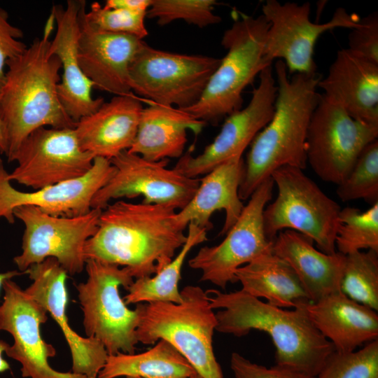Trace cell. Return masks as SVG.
<instances>
[{
	"mask_svg": "<svg viewBox=\"0 0 378 378\" xmlns=\"http://www.w3.org/2000/svg\"><path fill=\"white\" fill-rule=\"evenodd\" d=\"M168 205L119 200L102 211L98 228L84 246L85 260L127 267L134 279L155 275L187 239Z\"/></svg>",
	"mask_w": 378,
	"mask_h": 378,
	"instance_id": "obj_1",
	"label": "cell"
},
{
	"mask_svg": "<svg viewBox=\"0 0 378 378\" xmlns=\"http://www.w3.org/2000/svg\"><path fill=\"white\" fill-rule=\"evenodd\" d=\"M55 18L51 13L43 37L36 38L18 56L8 59L0 89V113L4 123L9 162L24 139L43 127L75 128L57 94L61 62L50 53L49 36Z\"/></svg>",
	"mask_w": 378,
	"mask_h": 378,
	"instance_id": "obj_2",
	"label": "cell"
},
{
	"mask_svg": "<svg viewBox=\"0 0 378 378\" xmlns=\"http://www.w3.org/2000/svg\"><path fill=\"white\" fill-rule=\"evenodd\" d=\"M210 305L219 309L216 330L235 337L257 330L267 333L275 346V365L316 377L332 344L314 326L302 307L287 310L262 302L241 289L209 290Z\"/></svg>",
	"mask_w": 378,
	"mask_h": 378,
	"instance_id": "obj_3",
	"label": "cell"
},
{
	"mask_svg": "<svg viewBox=\"0 0 378 378\" xmlns=\"http://www.w3.org/2000/svg\"><path fill=\"white\" fill-rule=\"evenodd\" d=\"M274 72L277 94L270 121L251 143L244 161L239 189L241 201L280 167L304 169L307 166L306 139L310 120L318 102L316 73L295 74L291 78L282 60H276Z\"/></svg>",
	"mask_w": 378,
	"mask_h": 378,
	"instance_id": "obj_4",
	"label": "cell"
},
{
	"mask_svg": "<svg viewBox=\"0 0 378 378\" xmlns=\"http://www.w3.org/2000/svg\"><path fill=\"white\" fill-rule=\"evenodd\" d=\"M180 303H138L139 342L154 344L164 340L172 344L202 378H223L213 348L217 325L209 295L198 286L188 285L181 291Z\"/></svg>",
	"mask_w": 378,
	"mask_h": 378,
	"instance_id": "obj_5",
	"label": "cell"
},
{
	"mask_svg": "<svg viewBox=\"0 0 378 378\" xmlns=\"http://www.w3.org/2000/svg\"><path fill=\"white\" fill-rule=\"evenodd\" d=\"M270 24L261 14H241L223 33L226 55L210 77L199 101L181 109L204 122L217 123L241 108L242 92L269 64L264 49Z\"/></svg>",
	"mask_w": 378,
	"mask_h": 378,
	"instance_id": "obj_6",
	"label": "cell"
},
{
	"mask_svg": "<svg viewBox=\"0 0 378 378\" xmlns=\"http://www.w3.org/2000/svg\"><path fill=\"white\" fill-rule=\"evenodd\" d=\"M271 178L277 188L275 200L263 211V227L274 241L285 230L305 235L327 254L337 252L335 239L341 206L308 177L303 169L285 166Z\"/></svg>",
	"mask_w": 378,
	"mask_h": 378,
	"instance_id": "obj_7",
	"label": "cell"
},
{
	"mask_svg": "<svg viewBox=\"0 0 378 378\" xmlns=\"http://www.w3.org/2000/svg\"><path fill=\"white\" fill-rule=\"evenodd\" d=\"M85 267L88 279L75 287L86 337L99 340L108 355L134 354L139 312L129 309L119 293L120 286L127 290L134 281L130 270L93 259Z\"/></svg>",
	"mask_w": 378,
	"mask_h": 378,
	"instance_id": "obj_8",
	"label": "cell"
},
{
	"mask_svg": "<svg viewBox=\"0 0 378 378\" xmlns=\"http://www.w3.org/2000/svg\"><path fill=\"white\" fill-rule=\"evenodd\" d=\"M220 59L153 48L146 43L129 68L132 92L148 103L186 109L202 97Z\"/></svg>",
	"mask_w": 378,
	"mask_h": 378,
	"instance_id": "obj_9",
	"label": "cell"
},
{
	"mask_svg": "<svg viewBox=\"0 0 378 378\" xmlns=\"http://www.w3.org/2000/svg\"><path fill=\"white\" fill-rule=\"evenodd\" d=\"M102 211L92 209L82 216L62 217L31 205L15 208L13 215L24 226L22 253L13 258L20 272L53 258L68 274L80 273L85 265V244L97 232Z\"/></svg>",
	"mask_w": 378,
	"mask_h": 378,
	"instance_id": "obj_10",
	"label": "cell"
},
{
	"mask_svg": "<svg viewBox=\"0 0 378 378\" xmlns=\"http://www.w3.org/2000/svg\"><path fill=\"white\" fill-rule=\"evenodd\" d=\"M377 137L378 125L354 119L320 94L307 134V164L323 181L337 186Z\"/></svg>",
	"mask_w": 378,
	"mask_h": 378,
	"instance_id": "obj_11",
	"label": "cell"
},
{
	"mask_svg": "<svg viewBox=\"0 0 378 378\" xmlns=\"http://www.w3.org/2000/svg\"><path fill=\"white\" fill-rule=\"evenodd\" d=\"M310 10L309 2L300 5L266 1L262 8V15L270 24L264 49L266 63L282 60L290 74H315L314 52L320 36L335 28L351 29L359 20L355 14L339 8L329 21L316 23L310 20Z\"/></svg>",
	"mask_w": 378,
	"mask_h": 378,
	"instance_id": "obj_12",
	"label": "cell"
},
{
	"mask_svg": "<svg viewBox=\"0 0 378 378\" xmlns=\"http://www.w3.org/2000/svg\"><path fill=\"white\" fill-rule=\"evenodd\" d=\"M272 178L263 181L248 198V203L225 239L218 244L203 246L188 261L190 268L202 272L201 281L222 289L235 283V272L258 256L272 251L263 227V211L272 197Z\"/></svg>",
	"mask_w": 378,
	"mask_h": 378,
	"instance_id": "obj_13",
	"label": "cell"
},
{
	"mask_svg": "<svg viewBox=\"0 0 378 378\" xmlns=\"http://www.w3.org/2000/svg\"><path fill=\"white\" fill-rule=\"evenodd\" d=\"M115 171L93 197L92 209H105L113 200L144 197L143 203L164 204L181 210L191 200L199 178L185 176L167 167L169 160H148L125 150L110 160Z\"/></svg>",
	"mask_w": 378,
	"mask_h": 378,
	"instance_id": "obj_14",
	"label": "cell"
},
{
	"mask_svg": "<svg viewBox=\"0 0 378 378\" xmlns=\"http://www.w3.org/2000/svg\"><path fill=\"white\" fill-rule=\"evenodd\" d=\"M94 156L80 147L74 128L40 127L22 143L8 179L38 190L86 174Z\"/></svg>",
	"mask_w": 378,
	"mask_h": 378,
	"instance_id": "obj_15",
	"label": "cell"
},
{
	"mask_svg": "<svg viewBox=\"0 0 378 378\" xmlns=\"http://www.w3.org/2000/svg\"><path fill=\"white\" fill-rule=\"evenodd\" d=\"M277 86L272 65L259 74V83L248 105L229 115L214 141L200 155H183L174 167L186 176L199 178L223 162L242 156L255 136L270 121L274 111Z\"/></svg>",
	"mask_w": 378,
	"mask_h": 378,
	"instance_id": "obj_16",
	"label": "cell"
},
{
	"mask_svg": "<svg viewBox=\"0 0 378 378\" xmlns=\"http://www.w3.org/2000/svg\"><path fill=\"white\" fill-rule=\"evenodd\" d=\"M2 288L0 330L13 338V344L8 346L5 353L21 364L22 377L86 378L72 372L55 370L50 365L48 359L55 356L56 350L42 339L40 332V326L47 321L48 312L13 280L5 281Z\"/></svg>",
	"mask_w": 378,
	"mask_h": 378,
	"instance_id": "obj_17",
	"label": "cell"
},
{
	"mask_svg": "<svg viewBox=\"0 0 378 378\" xmlns=\"http://www.w3.org/2000/svg\"><path fill=\"white\" fill-rule=\"evenodd\" d=\"M115 171L110 160L95 157L92 168L84 176L27 192L12 186L0 158V219L14 223V209L24 205L35 206L54 216L84 215L92 209L93 197L107 183Z\"/></svg>",
	"mask_w": 378,
	"mask_h": 378,
	"instance_id": "obj_18",
	"label": "cell"
},
{
	"mask_svg": "<svg viewBox=\"0 0 378 378\" xmlns=\"http://www.w3.org/2000/svg\"><path fill=\"white\" fill-rule=\"evenodd\" d=\"M26 272L32 283L24 291L45 308L59 326L70 349L71 372L86 378H97L108 354L99 340L79 335L69 324L66 312L67 272L53 258L30 266Z\"/></svg>",
	"mask_w": 378,
	"mask_h": 378,
	"instance_id": "obj_19",
	"label": "cell"
},
{
	"mask_svg": "<svg viewBox=\"0 0 378 378\" xmlns=\"http://www.w3.org/2000/svg\"><path fill=\"white\" fill-rule=\"evenodd\" d=\"M83 1L78 14V59L94 88L115 95L132 94L129 68L145 42L132 35L97 30L85 18Z\"/></svg>",
	"mask_w": 378,
	"mask_h": 378,
	"instance_id": "obj_20",
	"label": "cell"
},
{
	"mask_svg": "<svg viewBox=\"0 0 378 378\" xmlns=\"http://www.w3.org/2000/svg\"><path fill=\"white\" fill-rule=\"evenodd\" d=\"M83 3L80 0H68L65 8L62 5L53 6L52 14L57 30L49 49L51 55L59 58L62 69L57 85L59 99L76 122L95 112L104 102L102 97H92L94 84L83 74L78 59V14Z\"/></svg>",
	"mask_w": 378,
	"mask_h": 378,
	"instance_id": "obj_21",
	"label": "cell"
},
{
	"mask_svg": "<svg viewBox=\"0 0 378 378\" xmlns=\"http://www.w3.org/2000/svg\"><path fill=\"white\" fill-rule=\"evenodd\" d=\"M318 88L354 119L378 125V64L349 49L337 52Z\"/></svg>",
	"mask_w": 378,
	"mask_h": 378,
	"instance_id": "obj_22",
	"label": "cell"
},
{
	"mask_svg": "<svg viewBox=\"0 0 378 378\" xmlns=\"http://www.w3.org/2000/svg\"><path fill=\"white\" fill-rule=\"evenodd\" d=\"M143 106L133 93L115 95L76 123L80 147L94 157L111 160L129 150L135 139Z\"/></svg>",
	"mask_w": 378,
	"mask_h": 378,
	"instance_id": "obj_23",
	"label": "cell"
},
{
	"mask_svg": "<svg viewBox=\"0 0 378 378\" xmlns=\"http://www.w3.org/2000/svg\"><path fill=\"white\" fill-rule=\"evenodd\" d=\"M244 160L234 157L200 178V184L190 202L176 212V220L184 229L192 223L206 231L213 227L211 218L223 210L225 218L219 235H224L235 223L244 206L239 195Z\"/></svg>",
	"mask_w": 378,
	"mask_h": 378,
	"instance_id": "obj_24",
	"label": "cell"
},
{
	"mask_svg": "<svg viewBox=\"0 0 378 378\" xmlns=\"http://www.w3.org/2000/svg\"><path fill=\"white\" fill-rule=\"evenodd\" d=\"M302 308L336 351H354L378 340L377 312L350 299L342 291Z\"/></svg>",
	"mask_w": 378,
	"mask_h": 378,
	"instance_id": "obj_25",
	"label": "cell"
},
{
	"mask_svg": "<svg viewBox=\"0 0 378 378\" xmlns=\"http://www.w3.org/2000/svg\"><path fill=\"white\" fill-rule=\"evenodd\" d=\"M305 235L290 230L280 232L272 251L293 269L312 302L340 292L346 255L327 254L316 248Z\"/></svg>",
	"mask_w": 378,
	"mask_h": 378,
	"instance_id": "obj_26",
	"label": "cell"
},
{
	"mask_svg": "<svg viewBox=\"0 0 378 378\" xmlns=\"http://www.w3.org/2000/svg\"><path fill=\"white\" fill-rule=\"evenodd\" d=\"M143 108L132 153L150 161L181 158L186 145L187 131L201 132L206 122L174 108L149 102Z\"/></svg>",
	"mask_w": 378,
	"mask_h": 378,
	"instance_id": "obj_27",
	"label": "cell"
},
{
	"mask_svg": "<svg viewBox=\"0 0 378 378\" xmlns=\"http://www.w3.org/2000/svg\"><path fill=\"white\" fill-rule=\"evenodd\" d=\"M235 277L242 290L277 307L301 308L312 302L290 266L273 251L237 269Z\"/></svg>",
	"mask_w": 378,
	"mask_h": 378,
	"instance_id": "obj_28",
	"label": "cell"
},
{
	"mask_svg": "<svg viewBox=\"0 0 378 378\" xmlns=\"http://www.w3.org/2000/svg\"><path fill=\"white\" fill-rule=\"evenodd\" d=\"M195 372L172 344L160 340L153 347L143 353L108 355L97 378H188Z\"/></svg>",
	"mask_w": 378,
	"mask_h": 378,
	"instance_id": "obj_29",
	"label": "cell"
},
{
	"mask_svg": "<svg viewBox=\"0 0 378 378\" xmlns=\"http://www.w3.org/2000/svg\"><path fill=\"white\" fill-rule=\"evenodd\" d=\"M187 239L178 255L155 275L135 279L123 298L125 304L151 302L180 303L178 290L181 270L187 255L195 246L207 240V231L194 223L188 225Z\"/></svg>",
	"mask_w": 378,
	"mask_h": 378,
	"instance_id": "obj_30",
	"label": "cell"
},
{
	"mask_svg": "<svg viewBox=\"0 0 378 378\" xmlns=\"http://www.w3.org/2000/svg\"><path fill=\"white\" fill-rule=\"evenodd\" d=\"M346 255L341 291L350 299L378 310V253L356 251Z\"/></svg>",
	"mask_w": 378,
	"mask_h": 378,
	"instance_id": "obj_31",
	"label": "cell"
},
{
	"mask_svg": "<svg viewBox=\"0 0 378 378\" xmlns=\"http://www.w3.org/2000/svg\"><path fill=\"white\" fill-rule=\"evenodd\" d=\"M335 248L343 255L363 249L378 253V202L364 211L349 206L341 209Z\"/></svg>",
	"mask_w": 378,
	"mask_h": 378,
	"instance_id": "obj_32",
	"label": "cell"
},
{
	"mask_svg": "<svg viewBox=\"0 0 378 378\" xmlns=\"http://www.w3.org/2000/svg\"><path fill=\"white\" fill-rule=\"evenodd\" d=\"M336 192L344 202L356 200L372 205L378 202L377 139L363 149L347 176L337 185Z\"/></svg>",
	"mask_w": 378,
	"mask_h": 378,
	"instance_id": "obj_33",
	"label": "cell"
},
{
	"mask_svg": "<svg viewBox=\"0 0 378 378\" xmlns=\"http://www.w3.org/2000/svg\"><path fill=\"white\" fill-rule=\"evenodd\" d=\"M316 378H378V340L358 351H333Z\"/></svg>",
	"mask_w": 378,
	"mask_h": 378,
	"instance_id": "obj_34",
	"label": "cell"
},
{
	"mask_svg": "<svg viewBox=\"0 0 378 378\" xmlns=\"http://www.w3.org/2000/svg\"><path fill=\"white\" fill-rule=\"evenodd\" d=\"M214 0H152L147 11L148 18L164 26L182 20L199 27L217 24L221 18L214 13Z\"/></svg>",
	"mask_w": 378,
	"mask_h": 378,
	"instance_id": "obj_35",
	"label": "cell"
},
{
	"mask_svg": "<svg viewBox=\"0 0 378 378\" xmlns=\"http://www.w3.org/2000/svg\"><path fill=\"white\" fill-rule=\"evenodd\" d=\"M147 12L122 8H106L93 2L85 18L94 29L106 32L125 34L142 39L148 35L145 26Z\"/></svg>",
	"mask_w": 378,
	"mask_h": 378,
	"instance_id": "obj_36",
	"label": "cell"
},
{
	"mask_svg": "<svg viewBox=\"0 0 378 378\" xmlns=\"http://www.w3.org/2000/svg\"><path fill=\"white\" fill-rule=\"evenodd\" d=\"M349 49L352 52L378 64V13L373 12L359 18L348 36Z\"/></svg>",
	"mask_w": 378,
	"mask_h": 378,
	"instance_id": "obj_37",
	"label": "cell"
},
{
	"mask_svg": "<svg viewBox=\"0 0 378 378\" xmlns=\"http://www.w3.org/2000/svg\"><path fill=\"white\" fill-rule=\"evenodd\" d=\"M230 368L234 378H316L276 365L267 368L251 362L237 352L231 354Z\"/></svg>",
	"mask_w": 378,
	"mask_h": 378,
	"instance_id": "obj_38",
	"label": "cell"
},
{
	"mask_svg": "<svg viewBox=\"0 0 378 378\" xmlns=\"http://www.w3.org/2000/svg\"><path fill=\"white\" fill-rule=\"evenodd\" d=\"M22 37V31L9 22L8 13L0 8V89L5 80L6 61L22 54L27 48L19 40Z\"/></svg>",
	"mask_w": 378,
	"mask_h": 378,
	"instance_id": "obj_39",
	"label": "cell"
},
{
	"mask_svg": "<svg viewBox=\"0 0 378 378\" xmlns=\"http://www.w3.org/2000/svg\"><path fill=\"white\" fill-rule=\"evenodd\" d=\"M152 0H107L104 7L147 12Z\"/></svg>",
	"mask_w": 378,
	"mask_h": 378,
	"instance_id": "obj_40",
	"label": "cell"
},
{
	"mask_svg": "<svg viewBox=\"0 0 378 378\" xmlns=\"http://www.w3.org/2000/svg\"><path fill=\"white\" fill-rule=\"evenodd\" d=\"M8 150L4 123L0 113V153L6 155Z\"/></svg>",
	"mask_w": 378,
	"mask_h": 378,
	"instance_id": "obj_41",
	"label": "cell"
},
{
	"mask_svg": "<svg viewBox=\"0 0 378 378\" xmlns=\"http://www.w3.org/2000/svg\"><path fill=\"white\" fill-rule=\"evenodd\" d=\"M8 345L7 342L0 340V372H4L10 369L8 363L2 356Z\"/></svg>",
	"mask_w": 378,
	"mask_h": 378,
	"instance_id": "obj_42",
	"label": "cell"
},
{
	"mask_svg": "<svg viewBox=\"0 0 378 378\" xmlns=\"http://www.w3.org/2000/svg\"><path fill=\"white\" fill-rule=\"evenodd\" d=\"M22 274H27L26 271L22 272L18 270H12L6 272H0V290L5 281L8 279H11L12 278L21 275Z\"/></svg>",
	"mask_w": 378,
	"mask_h": 378,
	"instance_id": "obj_43",
	"label": "cell"
},
{
	"mask_svg": "<svg viewBox=\"0 0 378 378\" xmlns=\"http://www.w3.org/2000/svg\"><path fill=\"white\" fill-rule=\"evenodd\" d=\"M126 378H141L138 377H126ZM188 378H202L197 372H195Z\"/></svg>",
	"mask_w": 378,
	"mask_h": 378,
	"instance_id": "obj_44",
	"label": "cell"
}]
</instances>
